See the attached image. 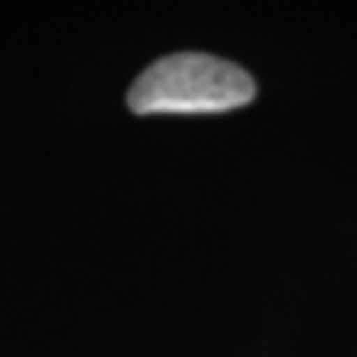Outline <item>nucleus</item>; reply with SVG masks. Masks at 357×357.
<instances>
[{"label":"nucleus","instance_id":"nucleus-1","mask_svg":"<svg viewBox=\"0 0 357 357\" xmlns=\"http://www.w3.org/2000/svg\"><path fill=\"white\" fill-rule=\"evenodd\" d=\"M257 85L233 61L209 53H172L143 69L128 93L135 114H215L252 103Z\"/></svg>","mask_w":357,"mask_h":357}]
</instances>
